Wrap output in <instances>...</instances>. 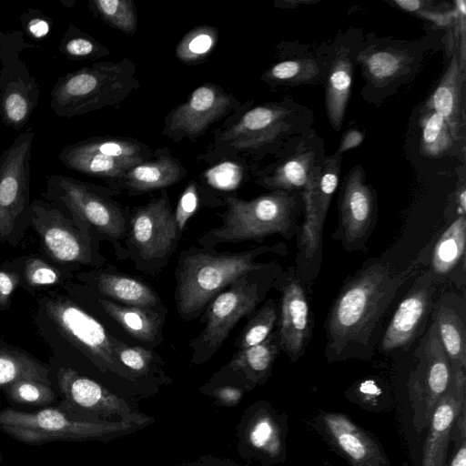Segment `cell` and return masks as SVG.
<instances>
[{
	"label": "cell",
	"mask_w": 466,
	"mask_h": 466,
	"mask_svg": "<svg viewBox=\"0 0 466 466\" xmlns=\"http://www.w3.org/2000/svg\"><path fill=\"white\" fill-rule=\"evenodd\" d=\"M180 163L170 157L144 161L128 170L120 179L133 192H147L171 186L185 175Z\"/></svg>",
	"instance_id": "28"
},
{
	"label": "cell",
	"mask_w": 466,
	"mask_h": 466,
	"mask_svg": "<svg viewBox=\"0 0 466 466\" xmlns=\"http://www.w3.org/2000/svg\"><path fill=\"white\" fill-rule=\"evenodd\" d=\"M26 43L21 31L0 33V116L4 125L20 131L35 109L39 86L26 64L19 59Z\"/></svg>",
	"instance_id": "12"
},
{
	"label": "cell",
	"mask_w": 466,
	"mask_h": 466,
	"mask_svg": "<svg viewBox=\"0 0 466 466\" xmlns=\"http://www.w3.org/2000/svg\"><path fill=\"white\" fill-rule=\"evenodd\" d=\"M433 321L451 368L466 370L465 324L459 310L442 297L435 306Z\"/></svg>",
	"instance_id": "29"
},
{
	"label": "cell",
	"mask_w": 466,
	"mask_h": 466,
	"mask_svg": "<svg viewBox=\"0 0 466 466\" xmlns=\"http://www.w3.org/2000/svg\"><path fill=\"white\" fill-rule=\"evenodd\" d=\"M237 451L245 461L275 466L287 460L289 416L266 400L249 405L236 428Z\"/></svg>",
	"instance_id": "15"
},
{
	"label": "cell",
	"mask_w": 466,
	"mask_h": 466,
	"mask_svg": "<svg viewBox=\"0 0 466 466\" xmlns=\"http://www.w3.org/2000/svg\"><path fill=\"white\" fill-rule=\"evenodd\" d=\"M230 104V96L221 88L212 84L203 85L173 111L169 129L191 136L199 135L213 121L222 116Z\"/></svg>",
	"instance_id": "23"
},
{
	"label": "cell",
	"mask_w": 466,
	"mask_h": 466,
	"mask_svg": "<svg viewBox=\"0 0 466 466\" xmlns=\"http://www.w3.org/2000/svg\"><path fill=\"white\" fill-rule=\"evenodd\" d=\"M77 278L114 302L167 311L157 293L146 282L133 276L97 269L85 272Z\"/></svg>",
	"instance_id": "24"
},
{
	"label": "cell",
	"mask_w": 466,
	"mask_h": 466,
	"mask_svg": "<svg viewBox=\"0 0 466 466\" xmlns=\"http://www.w3.org/2000/svg\"><path fill=\"white\" fill-rule=\"evenodd\" d=\"M272 286L281 295L277 330L279 348L294 362L304 354L311 332L307 294L289 272L277 277Z\"/></svg>",
	"instance_id": "18"
},
{
	"label": "cell",
	"mask_w": 466,
	"mask_h": 466,
	"mask_svg": "<svg viewBox=\"0 0 466 466\" xmlns=\"http://www.w3.org/2000/svg\"><path fill=\"white\" fill-rule=\"evenodd\" d=\"M143 428L127 420H104L82 416L59 406L27 412L0 409V431L25 445L54 441L108 442Z\"/></svg>",
	"instance_id": "3"
},
{
	"label": "cell",
	"mask_w": 466,
	"mask_h": 466,
	"mask_svg": "<svg viewBox=\"0 0 466 466\" xmlns=\"http://www.w3.org/2000/svg\"><path fill=\"white\" fill-rule=\"evenodd\" d=\"M114 349L119 362L137 377L143 379L157 373L163 375V360L152 350L128 345L117 338Z\"/></svg>",
	"instance_id": "35"
},
{
	"label": "cell",
	"mask_w": 466,
	"mask_h": 466,
	"mask_svg": "<svg viewBox=\"0 0 466 466\" xmlns=\"http://www.w3.org/2000/svg\"><path fill=\"white\" fill-rule=\"evenodd\" d=\"M314 3V1H311V0H299V1H295V0H286V1H281V2H279L278 3V6L279 7H285V8H293V7H297L298 5H308V4H312Z\"/></svg>",
	"instance_id": "54"
},
{
	"label": "cell",
	"mask_w": 466,
	"mask_h": 466,
	"mask_svg": "<svg viewBox=\"0 0 466 466\" xmlns=\"http://www.w3.org/2000/svg\"><path fill=\"white\" fill-rule=\"evenodd\" d=\"M364 139L363 134L358 129H350L342 137L337 154L341 155L345 151L359 147Z\"/></svg>",
	"instance_id": "51"
},
{
	"label": "cell",
	"mask_w": 466,
	"mask_h": 466,
	"mask_svg": "<svg viewBox=\"0 0 466 466\" xmlns=\"http://www.w3.org/2000/svg\"><path fill=\"white\" fill-rule=\"evenodd\" d=\"M31 220L44 251L54 261L91 267L105 264L106 259L99 251L98 236L79 228L58 209L35 201L31 205Z\"/></svg>",
	"instance_id": "11"
},
{
	"label": "cell",
	"mask_w": 466,
	"mask_h": 466,
	"mask_svg": "<svg viewBox=\"0 0 466 466\" xmlns=\"http://www.w3.org/2000/svg\"><path fill=\"white\" fill-rule=\"evenodd\" d=\"M35 132L27 128L0 156V240L5 242L28 203L31 148Z\"/></svg>",
	"instance_id": "17"
},
{
	"label": "cell",
	"mask_w": 466,
	"mask_h": 466,
	"mask_svg": "<svg viewBox=\"0 0 466 466\" xmlns=\"http://www.w3.org/2000/svg\"><path fill=\"white\" fill-rule=\"evenodd\" d=\"M374 216V198L370 186L364 182L360 166L347 175L340 192L339 228L343 244L354 248L370 228Z\"/></svg>",
	"instance_id": "22"
},
{
	"label": "cell",
	"mask_w": 466,
	"mask_h": 466,
	"mask_svg": "<svg viewBox=\"0 0 466 466\" xmlns=\"http://www.w3.org/2000/svg\"><path fill=\"white\" fill-rule=\"evenodd\" d=\"M417 364L409 375L408 398L417 432L427 429L431 414L452 380L451 360L433 321L416 351Z\"/></svg>",
	"instance_id": "10"
},
{
	"label": "cell",
	"mask_w": 466,
	"mask_h": 466,
	"mask_svg": "<svg viewBox=\"0 0 466 466\" xmlns=\"http://www.w3.org/2000/svg\"><path fill=\"white\" fill-rule=\"evenodd\" d=\"M346 395L350 401L368 410L379 411L386 408L380 401L383 395L382 390L371 380L362 381Z\"/></svg>",
	"instance_id": "44"
},
{
	"label": "cell",
	"mask_w": 466,
	"mask_h": 466,
	"mask_svg": "<svg viewBox=\"0 0 466 466\" xmlns=\"http://www.w3.org/2000/svg\"><path fill=\"white\" fill-rule=\"evenodd\" d=\"M199 390L202 393L212 397L218 405L223 407H233L238 405L245 394L243 390L230 385H219Z\"/></svg>",
	"instance_id": "46"
},
{
	"label": "cell",
	"mask_w": 466,
	"mask_h": 466,
	"mask_svg": "<svg viewBox=\"0 0 466 466\" xmlns=\"http://www.w3.org/2000/svg\"><path fill=\"white\" fill-rule=\"evenodd\" d=\"M218 38L217 29L201 25L190 30L178 43L176 54L184 62L205 58L214 48Z\"/></svg>",
	"instance_id": "39"
},
{
	"label": "cell",
	"mask_w": 466,
	"mask_h": 466,
	"mask_svg": "<svg viewBox=\"0 0 466 466\" xmlns=\"http://www.w3.org/2000/svg\"><path fill=\"white\" fill-rule=\"evenodd\" d=\"M273 267L250 272L233 281L208 305L203 316L205 326L188 344L190 361L204 364L220 349L234 327L250 317L273 284Z\"/></svg>",
	"instance_id": "6"
},
{
	"label": "cell",
	"mask_w": 466,
	"mask_h": 466,
	"mask_svg": "<svg viewBox=\"0 0 466 466\" xmlns=\"http://www.w3.org/2000/svg\"><path fill=\"white\" fill-rule=\"evenodd\" d=\"M394 4L408 12H419L426 4L420 0H395Z\"/></svg>",
	"instance_id": "52"
},
{
	"label": "cell",
	"mask_w": 466,
	"mask_h": 466,
	"mask_svg": "<svg viewBox=\"0 0 466 466\" xmlns=\"http://www.w3.org/2000/svg\"><path fill=\"white\" fill-rule=\"evenodd\" d=\"M45 309L59 333L101 372L130 382L142 380L117 360L114 349L116 337L75 301L64 297L52 298L46 300Z\"/></svg>",
	"instance_id": "9"
},
{
	"label": "cell",
	"mask_w": 466,
	"mask_h": 466,
	"mask_svg": "<svg viewBox=\"0 0 466 466\" xmlns=\"http://www.w3.org/2000/svg\"><path fill=\"white\" fill-rule=\"evenodd\" d=\"M353 66L349 56L339 52L332 62L327 86L326 107L329 120L339 130L344 119L352 83Z\"/></svg>",
	"instance_id": "30"
},
{
	"label": "cell",
	"mask_w": 466,
	"mask_h": 466,
	"mask_svg": "<svg viewBox=\"0 0 466 466\" xmlns=\"http://www.w3.org/2000/svg\"><path fill=\"white\" fill-rule=\"evenodd\" d=\"M93 5L101 18L110 25L133 34L137 25V15L130 0H95Z\"/></svg>",
	"instance_id": "40"
},
{
	"label": "cell",
	"mask_w": 466,
	"mask_h": 466,
	"mask_svg": "<svg viewBox=\"0 0 466 466\" xmlns=\"http://www.w3.org/2000/svg\"><path fill=\"white\" fill-rule=\"evenodd\" d=\"M279 252V246H258L241 252H218L191 247L178 256L175 268V303L179 318L190 321L233 281L268 263L258 261L265 254Z\"/></svg>",
	"instance_id": "2"
},
{
	"label": "cell",
	"mask_w": 466,
	"mask_h": 466,
	"mask_svg": "<svg viewBox=\"0 0 466 466\" xmlns=\"http://www.w3.org/2000/svg\"><path fill=\"white\" fill-rule=\"evenodd\" d=\"M180 238L175 213L166 190L129 214L124 242L127 258L137 269L155 275L167 263Z\"/></svg>",
	"instance_id": "8"
},
{
	"label": "cell",
	"mask_w": 466,
	"mask_h": 466,
	"mask_svg": "<svg viewBox=\"0 0 466 466\" xmlns=\"http://www.w3.org/2000/svg\"><path fill=\"white\" fill-rule=\"evenodd\" d=\"M45 198L63 203L76 224L109 242L119 259L127 258L124 242L130 212L106 188L61 175L46 177Z\"/></svg>",
	"instance_id": "7"
},
{
	"label": "cell",
	"mask_w": 466,
	"mask_h": 466,
	"mask_svg": "<svg viewBox=\"0 0 466 466\" xmlns=\"http://www.w3.org/2000/svg\"><path fill=\"white\" fill-rule=\"evenodd\" d=\"M435 276L420 275L399 304L381 339L383 352L408 347L422 329L432 305Z\"/></svg>",
	"instance_id": "20"
},
{
	"label": "cell",
	"mask_w": 466,
	"mask_h": 466,
	"mask_svg": "<svg viewBox=\"0 0 466 466\" xmlns=\"http://www.w3.org/2000/svg\"><path fill=\"white\" fill-rule=\"evenodd\" d=\"M150 156V149L137 140L99 137L66 146L58 158L67 168L86 176L120 179Z\"/></svg>",
	"instance_id": "13"
},
{
	"label": "cell",
	"mask_w": 466,
	"mask_h": 466,
	"mask_svg": "<svg viewBox=\"0 0 466 466\" xmlns=\"http://www.w3.org/2000/svg\"><path fill=\"white\" fill-rule=\"evenodd\" d=\"M457 203H458L459 215H465L466 190L463 186L461 187V189H459L458 196H457Z\"/></svg>",
	"instance_id": "53"
},
{
	"label": "cell",
	"mask_w": 466,
	"mask_h": 466,
	"mask_svg": "<svg viewBox=\"0 0 466 466\" xmlns=\"http://www.w3.org/2000/svg\"><path fill=\"white\" fill-rule=\"evenodd\" d=\"M225 203L221 225L198 239L200 247L215 248L225 243L261 242L273 234L289 238L294 233L296 199L289 192L274 190L251 200L226 197Z\"/></svg>",
	"instance_id": "4"
},
{
	"label": "cell",
	"mask_w": 466,
	"mask_h": 466,
	"mask_svg": "<svg viewBox=\"0 0 466 466\" xmlns=\"http://www.w3.org/2000/svg\"><path fill=\"white\" fill-rule=\"evenodd\" d=\"M314 153L305 150L283 162L264 184L276 190L304 189L314 169Z\"/></svg>",
	"instance_id": "33"
},
{
	"label": "cell",
	"mask_w": 466,
	"mask_h": 466,
	"mask_svg": "<svg viewBox=\"0 0 466 466\" xmlns=\"http://www.w3.org/2000/svg\"><path fill=\"white\" fill-rule=\"evenodd\" d=\"M289 110L279 106H260L248 111L222 136L237 149L263 146L276 138L285 127Z\"/></svg>",
	"instance_id": "25"
},
{
	"label": "cell",
	"mask_w": 466,
	"mask_h": 466,
	"mask_svg": "<svg viewBox=\"0 0 466 466\" xmlns=\"http://www.w3.org/2000/svg\"><path fill=\"white\" fill-rule=\"evenodd\" d=\"M319 73L318 65L310 59L286 60L272 66L268 75L279 81L305 82Z\"/></svg>",
	"instance_id": "43"
},
{
	"label": "cell",
	"mask_w": 466,
	"mask_h": 466,
	"mask_svg": "<svg viewBox=\"0 0 466 466\" xmlns=\"http://www.w3.org/2000/svg\"><path fill=\"white\" fill-rule=\"evenodd\" d=\"M75 34L71 27L65 34L59 46V52L67 57L85 59L101 56L105 53L102 46L88 35H83L79 30Z\"/></svg>",
	"instance_id": "42"
},
{
	"label": "cell",
	"mask_w": 466,
	"mask_h": 466,
	"mask_svg": "<svg viewBox=\"0 0 466 466\" xmlns=\"http://www.w3.org/2000/svg\"><path fill=\"white\" fill-rule=\"evenodd\" d=\"M25 27L27 32L35 38H42L46 36L50 30L48 21L40 16V15H34L28 19L25 22Z\"/></svg>",
	"instance_id": "50"
},
{
	"label": "cell",
	"mask_w": 466,
	"mask_h": 466,
	"mask_svg": "<svg viewBox=\"0 0 466 466\" xmlns=\"http://www.w3.org/2000/svg\"><path fill=\"white\" fill-rule=\"evenodd\" d=\"M420 260L401 270L375 261L344 284L325 323V356L329 362L366 359L372 353L377 325L398 290L417 272Z\"/></svg>",
	"instance_id": "1"
},
{
	"label": "cell",
	"mask_w": 466,
	"mask_h": 466,
	"mask_svg": "<svg viewBox=\"0 0 466 466\" xmlns=\"http://www.w3.org/2000/svg\"><path fill=\"white\" fill-rule=\"evenodd\" d=\"M464 403H466V370L452 369L451 383L438 401L427 427L421 466H447L451 429Z\"/></svg>",
	"instance_id": "21"
},
{
	"label": "cell",
	"mask_w": 466,
	"mask_h": 466,
	"mask_svg": "<svg viewBox=\"0 0 466 466\" xmlns=\"http://www.w3.org/2000/svg\"><path fill=\"white\" fill-rule=\"evenodd\" d=\"M362 60L370 77L380 82L399 76L410 63L407 54L397 50L373 51Z\"/></svg>",
	"instance_id": "38"
},
{
	"label": "cell",
	"mask_w": 466,
	"mask_h": 466,
	"mask_svg": "<svg viewBox=\"0 0 466 466\" xmlns=\"http://www.w3.org/2000/svg\"><path fill=\"white\" fill-rule=\"evenodd\" d=\"M3 461H4V457H3L2 452L0 451V466H1V465H2V463H3Z\"/></svg>",
	"instance_id": "55"
},
{
	"label": "cell",
	"mask_w": 466,
	"mask_h": 466,
	"mask_svg": "<svg viewBox=\"0 0 466 466\" xmlns=\"http://www.w3.org/2000/svg\"><path fill=\"white\" fill-rule=\"evenodd\" d=\"M62 273L38 257L28 258L24 264L23 279L28 288L54 286L61 281Z\"/></svg>",
	"instance_id": "41"
},
{
	"label": "cell",
	"mask_w": 466,
	"mask_h": 466,
	"mask_svg": "<svg viewBox=\"0 0 466 466\" xmlns=\"http://www.w3.org/2000/svg\"><path fill=\"white\" fill-rule=\"evenodd\" d=\"M248 318L236 340L238 350L258 345L271 334L279 318L277 305L272 299H268Z\"/></svg>",
	"instance_id": "37"
},
{
	"label": "cell",
	"mask_w": 466,
	"mask_h": 466,
	"mask_svg": "<svg viewBox=\"0 0 466 466\" xmlns=\"http://www.w3.org/2000/svg\"><path fill=\"white\" fill-rule=\"evenodd\" d=\"M56 381L62 398L58 406L66 410L104 420H127L143 429L154 422L151 416L72 368H59Z\"/></svg>",
	"instance_id": "14"
},
{
	"label": "cell",
	"mask_w": 466,
	"mask_h": 466,
	"mask_svg": "<svg viewBox=\"0 0 466 466\" xmlns=\"http://www.w3.org/2000/svg\"><path fill=\"white\" fill-rule=\"evenodd\" d=\"M137 86L131 61L94 63L58 78L50 106L59 116H76L119 103Z\"/></svg>",
	"instance_id": "5"
},
{
	"label": "cell",
	"mask_w": 466,
	"mask_h": 466,
	"mask_svg": "<svg viewBox=\"0 0 466 466\" xmlns=\"http://www.w3.org/2000/svg\"><path fill=\"white\" fill-rule=\"evenodd\" d=\"M169 466H248L237 463L228 458H220L213 455H204L193 461L181 462Z\"/></svg>",
	"instance_id": "49"
},
{
	"label": "cell",
	"mask_w": 466,
	"mask_h": 466,
	"mask_svg": "<svg viewBox=\"0 0 466 466\" xmlns=\"http://www.w3.org/2000/svg\"><path fill=\"white\" fill-rule=\"evenodd\" d=\"M465 215H459L437 240L431 255V273L444 276L464 260Z\"/></svg>",
	"instance_id": "31"
},
{
	"label": "cell",
	"mask_w": 466,
	"mask_h": 466,
	"mask_svg": "<svg viewBox=\"0 0 466 466\" xmlns=\"http://www.w3.org/2000/svg\"><path fill=\"white\" fill-rule=\"evenodd\" d=\"M464 72L465 66L454 54L445 74L426 105L427 108L436 111L446 120L454 139L461 137L464 123L461 107Z\"/></svg>",
	"instance_id": "27"
},
{
	"label": "cell",
	"mask_w": 466,
	"mask_h": 466,
	"mask_svg": "<svg viewBox=\"0 0 466 466\" xmlns=\"http://www.w3.org/2000/svg\"><path fill=\"white\" fill-rule=\"evenodd\" d=\"M97 302L106 314L130 337L150 347H156L163 341L167 311L127 306L106 298H97Z\"/></svg>",
	"instance_id": "26"
},
{
	"label": "cell",
	"mask_w": 466,
	"mask_h": 466,
	"mask_svg": "<svg viewBox=\"0 0 466 466\" xmlns=\"http://www.w3.org/2000/svg\"><path fill=\"white\" fill-rule=\"evenodd\" d=\"M20 282V275L7 268H0V309H7L11 297Z\"/></svg>",
	"instance_id": "47"
},
{
	"label": "cell",
	"mask_w": 466,
	"mask_h": 466,
	"mask_svg": "<svg viewBox=\"0 0 466 466\" xmlns=\"http://www.w3.org/2000/svg\"><path fill=\"white\" fill-rule=\"evenodd\" d=\"M197 207V193L194 184H190L184 192L177 212L175 213L176 220L179 230L181 231L185 226L187 219L194 212Z\"/></svg>",
	"instance_id": "48"
},
{
	"label": "cell",
	"mask_w": 466,
	"mask_h": 466,
	"mask_svg": "<svg viewBox=\"0 0 466 466\" xmlns=\"http://www.w3.org/2000/svg\"><path fill=\"white\" fill-rule=\"evenodd\" d=\"M2 392L11 403L41 408L50 406L56 398L51 384L34 379H19L4 387Z\"/></svg>",
	"instance_id": "36"
},
{
	"label": "cell",
	"mask_w": 466,
	"mask_h": 466,
	"mask_svg": "<svg viewBox=\"0 0 466 466\" xmlns=\"http://www.w3.org/2000/svg\"><path fill=\"white\" fill-rule=\"evenodd\" d=\"M49 371L46 364L25 351L10 345L0 347V391L19 379H34L51 384Z\"/></svg>",
	"instance_id": "32"
},
{
	"label": "cell",
	"mask_w": 466,
	"mask_h": 466,
	"mask_svg": "<svg viewBox=\"0 0 466 466\" xmlns=\"http://www.w3.org/2000/svg\"><path fill=\"white\" fill-rule=\"evenodd\" d=\"M308 424L349 466H391L379 439L347 414L319 410Z\"/></svg>",
	"instance_id": "16"
},
{
	"label": "cell",
	"mask_w": 466,
	"mask_h": 466,
	"mask_svg": "<svg viewBox=\"0 0 466 466\" xmlns=\"http://www.w3.org/2000/svg\"><path fill=\"white\" fill-rule=\"evenodd\" d=\"M421 153L430 157H438L453 145L454 138L446 120L436 111L427 108L420 120Z\"/></svg>",
	"instance_id": "34"
},
{
	"label": "cell",
	"mask_w": 466,
	"mask_h": 466,
	"mask_svg": "<svg viewBox=\"0 0 466 466\" xmlns=\"http://www.w3.org/2000/svg\"><path fill=\"white\" fill-rule=\"evenodd\" d=\"M279 350L278 332L272 331L263 342L238 350L231 360L199 390L230 385L247 392L258 386H263L271 375Z\"/></svg>",
	"instance_id": "19"
},
{
	"label": "cell",
	"mask_w": 466,
	"mask_h": 466,
	"mask_svg": "<svg viewBox=\"0 0 466 466\" xmlns=\"http://www.w3.org/2000/svg\"><path fill=\"white\" fill-rule=\"evenodd\" d=\"M451 441L454 442V452L447 466H466V403L453 423Z\"/></svg>",
	"instance_id": "45"
}]
</instances>
